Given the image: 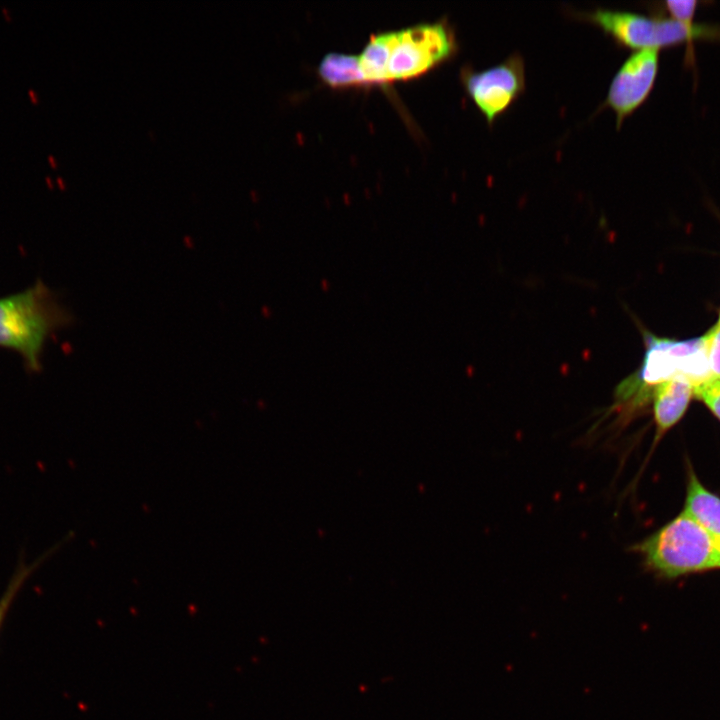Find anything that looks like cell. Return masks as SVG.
I'll return each mask as SVG.
<instances>
[{"label": "cell", "mask_w": 720, "mask_h": 720, "mask_svg": "<svg viewBox=\"0 0 720 720\" xmlns=\"http://www.w3.org/2000/svg\"><path fill=\"white\" fill-rule=\"evenodd\" d=\"M699 1L697 0H668L662 3V10L669 18L685 24L695 23L694 17Z\"/></svg>", "instance_id": "4fadbf2b"}, {"label": "cell", "mask_w": 720, "mask_h": 720, "mask_svg": "<svg viewBox=\"0 0 720 720\" xmlns=\"http://www.w3.org/2000/svg\"><path fill=\"white\" fill-rule=\"evenodd\" d=\"M694 396L701 400L720 421V378L713 377L693 389Z\"/></svg>", "instance_id": "7c38bea8"}, {"label": "cell", "mask_w": 720, "mask_h": 720, "mask_svg": "<svg viewBox=\"0 0 720 720\" xmlns=\"http://www.w3.org/2000/svg\"><path fill=\"white\" fill-rule=\"evenodd\" d=\"M632 550L649 571L663 579L720 569V538L684 510Z\"/></svg>", "instance_id": "277c9868"}, {"label": "cell", "mask_w": 720, "mask_h": 720, "mask_svg": "<svg viewBox=\"0 0 720 720\" xmlns=\"http://www.w3.org/2000/svg\"><path fill=\"white\" fill-rule=\"evenodd\" d=\"M659 70V51L639 50L631 54L614 75L601 109L616 116L617 129L649 97Z\"/></svg>", "instance_id": "52a82bcc"}, {"label": "cell", "mask_w": 720, "mask_h": 720, "mask_svg": "<svg viewBox=\"0 0 720 720\" xmlns=\"http://www.w3.org/2000/svg\"><path fill=\"white\" fill-rule=\"evenodd\" d=\"M684 511L720 538V497L701 483L692 467L687 470Z\"/></svg>", "instance_id": "9c48e42d"}, {"label": "cell", "mask_w": 720, "mask_h": 720, "mask_svg": "<svg viewBox=\"0 0 720 720\" xmlns=\"http://www.w3.org/2000/svg\"><path fill=\"white\" fill-rule=\"evenodd\" d=\"M457 50L447 23L418 24L371 36L357 55L365 84H386L418 77L447 61Z\"/></svg>", "instance_id": "6da1fadb"}, {"label": "cell", "mask_w": 720, "mask_h": 720, "mask_svg": "<svg viewBox=\"0 0 720 720\" xmlns=\"http://www.w3.org/2000/svg\"><path fill=\"white\" fill-rule=\"evenodd\" d=\"M693 396V386L683 378H674L655 387L651 397L656 426L654 443L680 421Z\"/></svg>", "instance_id": "ba28073f"}, {"label": "cell", "mask_w": 720, "mask_h": 720, "mask_svg": "<svg viewBox=\"0 0 720 720\" xmlns=\"http://www.w3.org/2000/svg\"><path fill=\"white\" fill-rule=\"evenodd\" d=\"M70 321V313L37 280L24 291L0 298V347L18 353L30 372H39L48 338Z\"/></svg>", "instance_id": "3957f363"}, {"label": "cell", "mask_w": 720, "mask_h": 720, "mask_svg": "<svg viewBox=\"0 0 720 720\" xmlns=\"http://www.w3.org/2000/svg\"><path fill=\"white\" fill-rule=\"evenodd\" d=\"M646 351L640 368L616 387L613 408L629 413L651 401L658 385L674 378L687 380L693 389L713 378L703 336L676 341L646 333Z\"/></svg>", "instance_id": "7a4b0ae2"}, {"label": "cell", "mask_w": 720, "mask_h": 720, "mask_svg": "<svg viewBox=\"0 0 720 720\" xmlns=\"http://www.w3.org/2000/svg\"><path fill=\"white\" fill-rule=\"evenodd\" d=\"M45 184L48 188L53 189L54 188V181L50 176H45L44 178Z\"/></svg>", "instance_id": "d6986e66"}, {"label": "cell", "mask_w": 720, "mask_h": 720, "mask_svg": "<svg viewBox=\"0 0 720 720\" xmlns=\"http://www.w3.org/2000/svg\"><path fill=\"white\" fill-rule=\"evenodd\" d=\"M27 95H28V98H29L30 102H31L33 105H38V104H39V102H40V97H39L38 93H37L33 88H29V89H28Z\"/></svg>", "instance_id": "9a60e30c"}, {"label": "cell", "mask_w": 720, "mask_h": 720, "mask_svg": "<svg viewBox=\"0 0 720 720\" xmlns=\"http://www.w3.org/2000/svg\"><path fill=\"white\" fill-rule=\"evenodd\" d=\"M318 73L320 78L331 87L364 85L357 55L329 53L321 60Z\"/></svg>", "instance_id": "8fae6325"}, {"label": "cell", "mask_w": 720, "mask_h": 720, "mask_svg": "<svg viewBox=\"0 0 720 720\" xmlns=\"http://www.w3.org/2000/svg\"><path fill=\"white\" fill-rule=\"evenodd\" d=\"M1 13H2L4 19H5L7 22H11V20H12V14H11V11H10V9H9L8 7L2 6V7H1Z\"/></svg>", "instance_id": "2e32d148"}, {"label": "cell", "mask_w": 720, "mask_h": 720, "mask_svg": "<svg viewBox=\"0 0 720 720\" xmlns=\"http://www.w3.org/2000/svg\"><path fill=\"white\" fill-rule=\"evenodd\" d=\"M47 162L52 169H57L58 163H57L56 158L53 155L50 154L47 156Z\"/></svg>", "instance_id": "e0dca14e"}, {"label": "cell", "mask_w": 720, "mask_h": 720, "mask_svg": "<svg viewBox=\"0 0 720 720\" xmlns=\"http://www.w3.org/2000/svg\"><path fill=\"white\" fill-rule=\"evenodd\" d=\"M67 537L51 546L48 550L44 551L41 555L35 558L32 562L28 563L25 558V553L21 551L19 553L17 564L15 569L7 583V586L0 597V629L4 623V620L8 614L10 607L12 606L14 599L18 595L27 580L31 575L42 566L57 550L65 543Z\"/></svg>", "instance_id": "30bf717a"}, {"label": "cell", "mask_w": 720, "mask_h": 720, "mask_svg": "<svg viewBox=\"0 0 720 720\" xmlns=\"http://www.w3.org/2000/svg\"><path fill=\"white\" fill-rule=\"evenodd\" d=\"M717 325H720V316H719V321H718Z\"/></svg>", "instance_id": "ffe728a7"}, {"label": "cell", "mask_w": 720, "mask_h": 720, "mask_svg": "<svg viewBox=\"0 0 720 720\" xmlns=\"http://www.w3.org/2000/svg\"><path fill=\"white\" fill-rule=\"evenodd\" d=\"M573 15L597 26L619 47L636 51H659L680 44L692 46L697 41L720 42V23L685 24L662 16L607 9Z\"/></svg>", "instance_id": "5b68a950"}, {"label": "cell", "mask_w": 720, "mask_h": 720, "mask_svg": "<svg viewBox=\"0 0 720 720\" xmlns=\"http://www.w3.org/2000/svg\"><path fill=\"white\" fill-rule=\"evenodd\" d=\"M56 184H57V186H58L61 190H63V189L66 188V182H65V180H64L62 177H60V176H58V177L56 178Z\"/></svg>", "instance_id": "ac0fdd59"}, {"label": "cell", "mask_w": 720, "mask_h": 720, "mask_svg": "<svg viewBox=\"0 0 720 720\" xmlns=\"http://www.w3.org/2000/svg\"><path fill=\"white\" fill-rule=\"evenodd\" d=\"M703 339L711 374L720 378V325L712 327Z\"/></svg>", "instance_id": "5bb4252c"}, {"label": "cell", "mask_w": 720, "mask_h": 720, "mask_svg": "<svg viewBox=\"0 0 720 720\" xmlns=\"http://www.w3.org/2000/svg\"><path fill=\"white\" fill-rule=\"evenodd\" d=\"M461 82L468 96L492 125L525 91V64L519 53L484 70L464 67Z\"/></svg>", "instance_id": "8992f818"}]
</instances>
